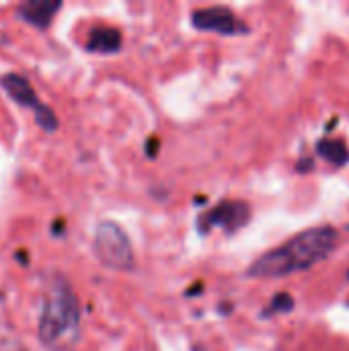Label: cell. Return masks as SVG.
Returning a JSON list of instances; mask_svg holds the SVG:
<instances>
[{
    "label": "cell",
    "instance_id": "cell-1",
    "mask_svg": "<svg viewBox=\"0 0 349 351\" xmlns=\"http://www.w3.org/2000/svg\"><path fill=\"white\" fill-rule=\"evenodd\" d=\"M335 247H337L335 228L331 226L311 228L296 234L282 247L267 251L265 255L255 259L247 269V276L255 280H272V278H286L298 271H306L317 263L329 259Z\"/></svg>",
    "mask_w": 349,
    "mask_h": 351
},
{
    "label": "cell",
    "instance_id": "cell-2",
    "mask_svg": "<svg viewBox=\"0 0 349 351\" xmlns=\"http://www.w3.org/2000/svg\"><path fill=\"white\" fill-rule=\"evenodd\" d=\"M37 337L47 350H68L80 337V304L72 286L62 276L49 282Z\"/></svg>",
    "mask_w": 349,
    "mask_h": 351
},
{
    "label": "cell",
    "instance_id": "cell-3",
    "mask_svg": "<svg viewBox=\"0 0 349 351\" xmlns=\"http://www.w3.org/2000/svg\"><path fill=\"white\" fill-rule=\"evenodd\" d=\"M93 251H95V257L109 269H115V271L134 269L136 257H134V247L130 243V237L113 220H103L97 224L95 237H93Z\"/></svg>",
    "mask_w": 349,
    "mask_h": 351
},
{
    "label": "cell",
    "instance_id": "cell-4",
    "mask_svg": "<svg viewBox=\"0 0 349 351\" xmlns=\"http://www.w3.org/2000/svg\"><path fill=\"white\" fill-rule=\"evenodd\" d=\"M0 86L2 90L19 105V107H25L29 111H33V117L37 121V125L51 134L58 130L60 121H58V115L53 113L51 107H47L39 95L35 93V88L31 86V82L23 76V74H16V72H8V74H2L0 76Z\"/></svg>",
    "mask_w": 349,
    "mask_h": 351
},
{
    "label": "cell",
    "instance_id": "cell-5",
    "mask_svg": "<svg viewBox=\"0 0 349 351\" xmlns=\"http://www.w3.org/2000/svg\"><path fill=\"white\" fill-rule=\"evenodd\" d=\"M251 218V208L243 199H224L197 220V228L206 234L212 228H222L224 232L241 230Z\"/></svg>",
    "mask_w": 349,
    "mask_h": 351
},
{
    "label": "cell",
    "instance_id": "cell-6",
    "mask_svg": "<svg viewBox=\"0 0 349 351\" xmlns=\"http://www.w3.org/2000/svg\"><path fill=\"white\" fill-rule=\"evenodd\" d=\"M191 25L197 31H210L218 35H245L249 27L237 19V14L226 6H208L191 12Z\"/></svg>",
    "mask_w": 349,
    "mask_h": 351
},
{
    "label": "cell",
    "instance_id": "cell-7",
    "mask_svg": "<svg viewBox=\"0 0 349 351\" xmlns=\"http://www.w3.org/2000/svg\"><path fill=\"white\" fill-rule=\"evenodd\" d=\"M60 8H62V2H58V0H29V2H23L19 6L16 16L23 23H27V25H31L35 29L45 31L51 25L56 12Z\"/></svg>",
    "mask_w": 349,
    "mask_h": 351
},
{
    "label": "cell",
    "instance_id": "cell-8",
    "mask_svg": "<svg viewBox=\"0 0 349 351\" xmlns=\"http://www.w3.org/2000/svg\"><path fill=\"white\" fill-rule=\"evenodd\" d=\"M121 49V33L117 29H95L86 39V51L91 53H117Z\"/></svg>",
    "mask_w": 349,
    "mask_h": 351
},
{
    "label": "cell",
    "instance_id": "cell-9",
    "mask_svg": "<svg viewBox=\"0 0 349 351\" xmlns=\"http://www.w3.org/2000/svg\"><path fill=\"white\" fill-rule=\"evenodd\" d=\"M317 154L323 156L333 167H344L346 162H349V150L344 140H331V138L319 140L317 142Z\"/></svg>",
    "mask_w": 349,
    "mask_h": 351
},
{
    "label": "cell",
    "instance_id": "cell-10",
    "mask_svg": "<svg viewBox=\"0 0 349 351\" xmlns=\"http://www.w3.org/2000/svg\"><path fill=\"white\" fill-rule=\"evenodd\" d=\"M294 311V298L286 292L278 294L272 304L263 311V317H272V315H286V313H292Z\"/></svg>",
    "mask_w": 349,
    "mask_h": 351
}]
</instances>
